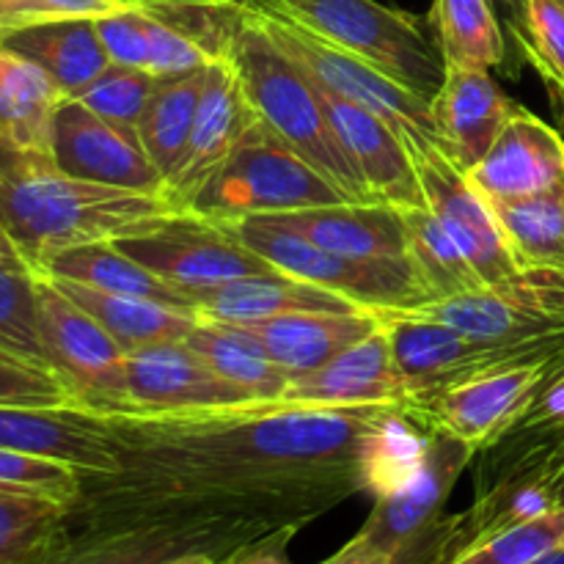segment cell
I'll return each instance as SVG.
<instances>
[{
  "instance_id": "1",
  "label": "cell",
  "mask_w": 564,
  "mask_h": 564,
  "mask_svg": "<svg viewBox=\"0 0 564 564\" xmlns=\"http://www.w3.org/2000/svg\"><path fill=\"white\" fill-rule=\"evenodd\" d=\"M94 413V411H88ZM116 468L83 474L69 529H303L358 494L411 474L430 430L400 405L251 402L191 413H94ZM424 427V424H422Z\"/></svg>"
},
{
  "instance_id": "2",
  "label": "cell",
  "mask_w": 564,
  "mask_h": 564,
  "mask_svg": "<svg viewBox=\"0 0 564 564\" xmlns=\"http://www.w3.org/2000/svg\"><path fill=\"white\" fill-rule=\"evenodd\" d=\"M185 215L165 193H138L66 176L47 154H28L0 143V224L28 268L66 248L141 235Z\"/></svg>"
},
{
  "instance_id": "3",
  "label": "cell",
  "mask_w": 564,
  "mask_h": 564,
  "mask_svg": "<svg viewBox=\"0 0 564 564\" xmlns=\"http://www.w3.org/2000/svg\"><path fill=\"white\" fill-rule=\"evenodd\" d=\"M229 64L235 66L240 86L257 119L279 135L295 154L319 171L330 185L339 187L350 202L372 204V193L347 158L345 147L330 127L317 86L306 72L270 39L259 14L246 11Z\"/></svg>"
},
{
  "instance_id": "4",
  "label": "cell",
  "mask_w": 564,
  "mask_h": 564,
  "mask_svg": "<svg viewBox=\"0 0 564 564\" xmlns=\"http://www.w3.org/2000/svg\"><path fill=\"white\" fill-rule=\"evenodd\" d=\"M505 457L485 455L477 494L468 510L446 518L433 564H449L466 551L521 523L564 507V438L560 433L512 430L501 444Z\"/></svg>"
},
{
  "instance_id": "5",
  "label": "cell",
  "mask_w": 564,
  "mask_h": 564,
  "mask_svg": "<svg viewBox=\"0 0 564 564\" xmlns=\"http://www.w3.org/2000/svg\"><path fill=\"white\" fill-rule=\"evenodd\" d=\"M257 6L290 17L430 102L444 83L438 47L408 11L378 0H257Z\"/></svg>"
},
{
  "instance_id": "6",
  "label": "cell",
  "mask_w": 564,
  "mask_h": 564,
  "mask_svg": "<svg viewBox=\"0 0 564 564\" xmlns=\"http://www.w3.org/2000/svg\"><path fill=\"white\" fill-rule=\"evenodd\" d=\"M339 202L350 198L257 119L229 160L193 196L187 215L224 224Z\"/></svg>"
},
{
  "instance_id": "7",
  "label": "cell",
  "mask_w": 564,
  "mask_h": 564,
  "mask_svg": "<svg viewBox=\"0 0 564 564\" xmlns=\"http://www.w3.org/2000/svg\"><path fill=\"white\" fill-rule=\"evenodd\" d=\"M413 312L482 345L549 361L564 347V270L521 268L496 284L424 303Z\"/></svg>"
},
{
  "instance_id": "8",
  "label": "cell",
  "mask_w": 564,
  "mask_h": 564,
  "mask_svg": "<svg viewBox=\"0 0 564 564\" xmlns=\"http://www.w3.org/2000/svg\"><path fill=\"white\" fill-rule=\"evenodd\" d=\"M218 226L281 273L336 292L367 312H413L433 301L411 262L341 257L270 218L224 220Z\"/></svg>"
},
{
  "instance_id": "9",
  "label": "cell",
  "mask_w": 564,
  "mask_h": 564,
  "mask_svg": "<svg viewBox=\"0 0 564 564\" xmlns=\"http://www.w3.org/2000/svg\"><path fill=\"white\" fill-rule=\"evenodd\" d=\"M477 449L444 430H430L416 466L378 496L358 534L383 549L394 564H433L446 527V505Z\"/></svg>"
},
{
  "instance_id": "10",
  "label": "cell",
  "mask_w": 564,
  "mask_h": 564,
  "mask_svg": "<svg viewBox=\"0 0 564 564\" xmlns=\"http://www.w3.org/2000/svg\"><path fill=\"white\" fill-rule=\"evenodd\" d=\"M253 11L259 14V22L270 33V39L306 72L308 80L317 83L325 91L336 94V97L347 99V102L372 110L375 116L389 121L402 138L441 147L430 99L411 91L402 83L391 80L389 75L369 66L367 61L325 42L308 28L292 22L290 17L275 14L262 6H257Z\"/></svg>"
},
{
  "instance_id": "11",
  "label": "cell",
  "mask_w": 564,
  "mask_h": 564,
  "mask_svg": "<svg viewBox=\"0 0 564 564\" xmlns=\"http://www.w3.org/2000/svg\"><path fill=\"white\" fill-rule=\"evenodd\" d=\"M36 306L44 358L72 391L77 408L130 411L124 347L42 273L36 275Z\"/></svg>"
},
{
  "instance_id": "12",
  "label": "cell",
  "mask_w": 564,
  "mask_h": 564,
  "mask_svg": "<svg viewBox=\"0 0 564 564\" xmlns=\"http://www.w3.org/2000/svg\"><path fill=\"white\" fill-rule=\"evenodd\" d=\"M380 328L389 336L397 369L405 383L411 413H419L457 383L477 378L499 367L529 364L518 352L482 345L449 325L416 312H375Z\"/></svg>"
},
{
  "instance_id": "13",
  "label": "cell",
  "mask_w": 564,
  "mask_h": 564,
  "mask_svg": "<svg viewBox=\"0 0 564 564\" xmlns=\"http://www.w3.org/2000/svg\"><path fill=\"white\" fill-rule=\"evenodd\" d=\"M113 246L180 290H204L248 275L281 273L224 226L187 213L141 235L119 237Z\"/></svg>"
},
{
  "instance_id": "14",
  "label": "cell",
  "mask_w": 564,
  "mask_h": 564,
  "mask_svg": "<svg viewBox=\"0 0 564 564\" xmlns=\"http://www.w3.org/2000/svg\"><path fill=\"white\" fill-rule=\"evenodd\" d=\"M402 141L411 152L424 204L460 248L482 286L518 273L521 264L512 257L488 198L474 191L468 176L446 158L444 149L427 141H413V138H402Z\"/></svg>"
},
{
  "instance_id": "15",
  "label": "cell",
  "mask_w": 564,
  "mask_h": 564,
  "mask_svg": "<svg viewBox=\"0 0 564 564\" xmlns=\"http://www.w3.org/2000/svg\"><path fill=\"white\" fill-rule=\"evenodd\" d=\"M543 380L545 361L490 369L435 397L419 413V422L427 430H444L466 441L479 455L501 444L523 422L543 389Z\"/></svg>"
},
{
  "instance_id": "16",
  "label": "cell",
  "mask_w": 564,
  "mask_h": 564,
  "mask_svg": "<svg viewBox=\"0 0 564 564\" xmlns=\"http://www.w3.org/2000/svg\"><path fill=\"white\" fill-rule=\"evenodd\" d=\"M50 160L66 176L94 185L165 193L163 174L143 152L138 132L110 124L77 99L66 97L55 113Z\"/></svg>"
},
{
  "instance_id": "17",
  "label": "cell",
  "mask_w": 564,
  "mask_h": 564,
  "mask_svg": "<svg viewBox=\"0 0 564 564\" xmlns=\"http://www.w3.org/2000/svg\"><path fill=\"white\" fill-rule=\"evenodd\" d=\"M262 534L237 527H143L91 532L69 529L28 564H163L185 554L229 556Z\"/></svg>"
},
{
  "instance_id": "18",
  "label": "cell",
  "mask_w": 564,
  "mask_h": 564,
  "mask_svg": "<svg viewBox=\"0 0 564 564\" xmlns=\"http://www.w3.org/2000/svg\"><path fill=\"white\" fill-rule=\"evenodd\" d=\"M257 121L251 102L240 86L235 66L229 58L213 61L204 77L202 102H198L196 124L180 165L165 180V196L180 213H187L204 182L229 160L237 143L242 141L251 124Z\"/></svg>"
},
{
  "instance_id": "19",
  "label": "cell",
  "mask_w": 564,
  "mask_h": 564,
  "mask_svg": "<svg viewBox=\"0 0 564 564\" xmlns=\"http://www.w3.org/2000/svg\"><path fill=\"white\" fill-rule=\"evenodd\" d=\"M127 397L138 413H191L251 405L185 341L127 352Z\"/></svg>"
},
{
  "instance_id": "20",
  "label": "cell",
  "mask_w": 564,
  "mask_h": 564,
  "mask_svg": "<svg viewBox=\"0 0 564 564\" xmlns=\"http://www.w3.org/2000/svg\"><path fill=\"white\" fill-rule=\"evenodd\" d=\"M466 176L488 202L538 196L564 180V135L516 105L490 152Z\"/></svg>"
},
{
  "instance_id": "21",
  "label": "cell",
  "mask_w": 564,
  "mask_h": 564,
  "mask_svg": "<svg viewBox=\"0 0 564 564\" xmlns=\"http://www.w3.org/2000/svg\"><path fill=\"white\" fill-rule=\"evenodd\" d=\"M279 405L308 408H364L400 405L411 411L405 383L397 369L389 336L380 328L364 336L325 367L290 380Z\"/></svg>"
},
{
  "instance_id": "22",
  "label": "cell",
  "mask_w": 564,
  "mask_h": 564,
  "mask_svg": "<svg viewBox=\"0 0 564 564\" xmlns=\"http://www.w3.org/2000/svg\"><path fill=\"white\" fill-rule=\"evenodd\" d=\"M317 94L323 99L336 138L345 147L347 158L356 165L375 202L391 204V207H419V204H424V193L422 185H419L416 169H413L411 152H408L400 132L389 121L375 116L372 110L361 108V105L347 102V99L336 97V94L325 91L319 86Z\"/></svg>"
},
{
  "instance_id": "23",
  "label": "cell",
  "mask_w": 564,
  "mask_h": 564,
  "mask_svg": "<svg viewBox=\"0 0 564 564\" xmlns=\"http://www.w3.org/2000/svg\"><path fill=\"white\" fill-rule=\"evenodd\" d=\"M430 105L441 149L463 174L490 152L516 108L488 69L460 66H446L444 83Z\"/></svg>"
},
{
  "instance_id": "24",
  "label": "cell",
  "mask_w": 564,
  "mask_h": 564,
  "mask_svg": "<svg viewBox=\"0 0 564 564\" xmlns=\"http://www.w3.org/2000/svg\"><path fill=\"white\" fill-rule=\"evenodd\" d=\"M0 446L64 463L83 474H108L116 468L108 430L80 408L0 405Z\"/></svg>"
},
{
  "instance_id": "25",
  "label": "cell",
  "mask_w": 564,
  "mask_h": 564,
  "mask_svg": "<svg viewBox=\"0 0 564 564\" xmlns=\"http://www.w3.org/2000/svg\"><path fill=\"white\" fill-rule=\"evenodd\" d=\"M198 319L226 325L264 323L303 312H367L336 292L319 290L286 273L248 275L229 284L182 290Z\"/></svg>"
},
{
  "instance_id": "26",
  "label": "cell",
  "mask_w": 564,
  "mask_h": 564,
  "mask_svg": "<svg viewBox=\"0 0 564 564\" xmlns=\"http://www.w3.org/2000/svg\"><path fill=\"white\" fill-rule=\"evenodd\" d=\"M262 218L290 226L341 257L372 259V262H411L405 224H402L400 209L391 204L339 202L328 207L262 215Z\"/></svg>"
},
{
  "instance_id": "27",
  "label": "cell",
  "mask_w": 564,
  "mask_h": 564,
  "mask_svg": "<svg viewBox=\"0 0 564 564\" xmlns=\"http://www.w3.org/2000/svg\"><path fill=\"white\" fill-rule=\"evenodd\" d=\"M378 325L375 312H303L237 328L248 330L264 347L270 361L295 380L325 367L330 358L378 330Z\"/></svg>"
},
{
  "instance_id": "28",
  "label": "cell",
  "mask_w": 564,
  "mask_h": 564,
  "mask_svg": "<svg viewBox=\"0 0 564 564\" xmlns=\"http://www.w3.org/2000/svg\"><path fill=\"white\" fill-rule=\"evenodd\" d=\"M94 20L97 17H61L0 28V47L36 64L58 83L66 97H75L110 66Z\"/></svg>"
},
{
  "instance_id": "29",
  "label": "cell",
  "mask_w": 564,
  "mask_h": 564,
  "mask_svg": "<svg viewBox=\"0 0 564 564\" xmlns=\"http://www.w3.org/2000/svg\"><path fill=\"white\" fill-rule=\"evenodd\" d=\"M64 99L47 72L0 47V143L50 158L53 121Z\"/></svg>"
},
{
  "instance_id": "30",
  "label": "cell",
  "mask_w": 564,
  "mask_h": 564,
  "mask_svg": "<svg viewBox=\"0 0 564 564\" xmlns=\"http://www.w3.org/2000/svg\"><path fill=\"white\" fill-rule=\"evenodd\" d=\"M47 279L83 312L91 314L124 347V352L169 345V341H185L198 323L196 312L191 308L165 306V303L147 301V297L113 295V292L94 290V286L77 284L69 279H53V275Z\"/></svg>"
},
{
  "instance_id": "31",
  "label": "cell",
  "mask_w": 564,
  "mask_h": 564,
  "mask_svg": "<svg viewBox=\"0 0 564 564\" xmlns=\"http://www.w3.org/2000/svg\"><path fill=\"white\" fill-rule=\"evenodd\" d=\"M430 28L446 66L501 69L518 77L505 25L490 0H433Z\"/></svg>"
},
{
  "instance_id": "32",
  "label": "cell",
  "mask_w": 564,
  "mask_h": 564,
  "mask_svg": "<svg viewBox=\"0 0 564 564\" xmlns=\"http://www.w3.org/2000/svg\"><path fill=\"white\" fill-rule=\"evenodd\" d=\"M44 275L53 279H69L77 284L94 286V290L113 292V295H132L147 297V301L165 303V306L191 308L185 292L174 286L171 281L160 279L141 262L127 257L124 251L113 246V240L86 242V246L66 248L55 253L42 268ZM193 312V308H191Z\"/></svg>"
},
{
  "instance_id": "33",
  "label": "cell",
  "mask_w": 564,
  "mask_h": 564,
  "mask_svg": "<svg viewBox=\"0 0 564 564\" xmlns=\"http://www.w3.org/2000/svg\"><path fill=\"white\" fill-rule=\"evenodd\" d=\"M185 345L253 402H279L290 386V378L270 361L264 347L237 325L198 319Z\"/></svg>"
},
{
  "instance_id": "34",
  "label": "cell",
  "mask_w": 564,
  "mask_h": 564,
  "mask_svg": "<svg viewBox=\"0 0 564 564\" xmlns=\"http://www.w3.org/2000/svg\"><path fill=\"white\" fill-rule=\"evenodd\" d=\"M207 66L182 72V75L160 77L152 97H149L147 110L138 121V138H141L143 152L149 154L154 169L163 174V180H169L171 171L180 165L187 141H191Z\"/></svg>"
},
{
  "instance_id": "35",
  "label": "cell",
  "mask_w": 564,
  "mask_h": 564,
  "mask_svg": "<svg viewBox=\"0 0 564 564\" xmlns=\"http://www.w3.org/2000/svg\"><path fill=\"white\" fill-rule=\"evenodd\" d=\"M488 204L521 268L564 270V180L538 196Z\"/></svg>"
},
{
  "instance_id": "36",
  "label": "cell",
  "mask_w": 564,
  "mask_h": 564,
  "mask_svg": "<svg viewBox=\"0 0 564 564\" xmlns=\"http://www.w3.org/2000/svg\"><path fill=\"white\" fill-rule=\"evenodd\" d=\"M402 215L408 235V259L416 270L419 281L427 290L433 301H446V297L463 295L477 286H482L479 275L463 257L460 248L455 246L444 226L438 224L427 204L419 207H397ZM430 301V303H433Z\"/></svg>"
},
{
  "instance_id": "37",
  "label": "cell",
  "mask_w": 564,
  "mask_h": 564,
  "mask_svg": "<svg viewBox=\"0 0 564 564\" xmlns=\"http://www.w3.org/2000/svg\"><path fill=\"white\" fill-rule=\"evenodd\" d=\"M69 505L28 490L0 488V564L36 560L66 527Z\"/></svg>"
},
{
  "instance_id": "38",
  "label": "cell",
  "mask_w": 564,
  "mask_h": 564,
  "mask_svg": "<svg viewBox=\"0 0 564 564\" xmlns=\"http://www.w3.org/2000/svg\"><path fill=\"white\" fill-rule=\"evenodd\" d=\"M36 270L0 262V345L50 367L39 336Z\"/></svg>"
},
{
  "instance_id": "39",
  "label": "cell",
  "mask_w": 564,
  "mask_h": 564,
  "mask_svg": "<svg viewBox=\"0 0 564 564\" xmlns=\"http://www.w3.org/2000/svg\"><path fill=\"white\" fill-rule=\"evenodd\" d=\"M158 80L160 77L152 75V72L110 64L97 80L88 83L83 91H77L69 99H77L88 110L108 119L110 124L138 132V121L147 110Z\"/></svg>"
},
{
  "instance_id": "40",
  "label": "cell",
  "mask_w": 564,
  "mask_h": 564,
  "mask_svg": "<svg viewBox=\"0 0 564 564\" xmlns=\"http://www.w3.org/2000/svg\"><path fill=\"white\" fill-rule=\"evenodd\" d=\"M564 540V507L538 521L521 523V527L490 538L488 543L466 551L449 564H529L540 560L549 551L560 549Z\"/></svg>"
},
{
  "instance_id": "41",
  "label": "cell",
  "mask_w": 564,
  "mask_h": 564,
  "mask_svg": "<svg viewBox=\"0 0 564 564\" xmlns=\"http://www.w3.org/2000/svg\"><path fill=\"white\" fill-rule=\"evenodd\" d=\"M0 405L77 408V402L53 369L0 345Z\"/></svg>"
},
{
  "instance_id": "42",
  "label": "cell",
  "mask_w": 564,
  "mask_h": 564,
  "mask_svg": "<svg viewBox=\"0 0 564 564\" xmlns=\"http://www.w3.org/2000/svg\"><path fill=\"white\" fill-rule=\"evenodd\" d=\"M0 488L50 496L72 507L83 490V471L0 446Z\"/></svg>"
},
{
  "instance_id": "43",
  "label": "cell",
  "mask_w": 564,
  "mask_h": 564,
  "mask_svg": "<svg viewBox=\"0 0 564 564\" xmlns=\"http://www.w3.org/2000/svg\"><path fill=\"white\" fill-rule=\"evenodd\" d=\"M143 20H147V39H149V72L158 77L182 75V72L202 69V66L213 64V55L193 42L191 36L171 25L169 20L152 9H143Z\"/></svg>"
},
{
  "instance_id": "44",
  "label": "cell",
  "mask_w": 564,
  "mask_h": 564,
  "mask_svg": "<svg viewBox=\"0 0 564 564\" xmlns=\"http://www.w3.org/2000/svg\"><path fill=\"white\" fill-rule=\"evenodd\" d=\"M529 28H532L529 66L540 72L545 86L564 91V3L529 0Z\"/></svg>"
},
{
  "instance_id": "45",
  "label": "cell",
  "mask_w": 564,
  "mask_h": 564,
  "mask_svg": "<svg viewBox=\"0 0 564 564\" xmlns=\"http://www.w3.org/2000/svg\"><path fill=\"white\" fill-rule=\"evenodd\" d=\"M94 22H97L99 42H102L110 64L149 72V39L143 9L130 6V9L97 17Z\"/></svg>"
},
{
  "instance_id": "46",
  "label": "cell",
  "mask_w": 564,
  "mask_h": 564,
  "mask_svg": "<svg viewBox=\"0 0 564 564\" xmlns=\"http://www.w3.org/2000/svg\"><path fill=\"white\" fill-rule=\"evenodd\" d=\"M130 9L119 0H0V28L31 25L61 17H102Z\"/></svg>"
},
{
  "instance_id": "47",
  "label": "cell",
  "mask_w": 564,
  "mask_h": 564,
  "mask_svg": "<svg viewBox=\"0 0 564 564\" xmlns=\"http://www.w3.org/2000/svg\"><path fill=\"white\" fill-rule=\"evenodd\" d=\"M516 430H529V433H560L564 430V347L545 361L543 389Z\"/></svg>"
},
{
  "instance_id": "48",
  "label": "cell",
  "mask_w": 564,
  "mask_h": 564,
  "mask_svg": "<svg viewBox=\"0 0 564 564\" xmlns=\"http://www.w3.org/2000/svg\"><path fill=\"white\" fill-rule=\"evenodd\" d=\"M297 532L301 529L295 527L275 529V532L262 534V538L235 549L229 556L220 560V564H292L290 543L295 540Z\"/></svg>"
},
{
  "instance_id": "49",
  "label": "cell",
  "mask_w": 564,
  "mask_h": 564,
  "mask_svg": "<svg viewBox=\"0 0 564 564\" xmlns=\"http://www.w3.org/2000/svg\"><path fill=\"white\" fill-rule=\"evenodd\" d=\"M505 25L507 42H510V55L516 72L521 64H529L532 53V28H529V0H490Z\"/></svg>"
},
{
  "instance_id": "50",
  "label": "cell",
  "mask_w": 564,
  "mask_h": 564,
  "mask_svg": "<svg viewBox=\"0 0 564 564\" xmlns=\"http://www.w3.org/2000/svg\"><path fill=\"white\" fill-rule=\"evenodd\" d=\"M319 564H394L391 556L383 549H378L375 543H369L364 534L356 532V538L347 540L334 556L323 560Z\"/></svg>"
},
{
  "instance_id": "51",
  "label": "cell",
  "mask_w": 564,
  "mask_h": 564,
  "mask_svg": "<svg viewBox=\"0 0 564 564\" xmlns=\"http://www.w3.org/2000/svg\"><path fill=\"white\" fill-rule=\"evenodd\" d=\"M119 3L138 6V9H158V6H193V3L240 6V9H253V6H257V0H119Z\"/></svg>"
},
{
  "instance_id": "52",
  "label": "cell",
  "mask_w": 564,
  "mask_h": 564,
  "mask_svg": "<svg viewBox=\"0 0 564 564\" xmlns=\"http://www.w3.org/2000/svg\"><path fill=\"white\" fill-rule=\"evenodd\" d=\"M0 262H9V264H22V268H28V262L22 259V253L17 251V246L11 242L9 231L3 229V224H0Z\"/></svg>"
},
{
  "instance_id": "53",
  "label": "cell",
  "mask_w": 564,
  "mask_h": 564,
  "mask_svg": "<svg viewBox=\"0 0 564 564\" xmlns=\"http://www.w3.org/2000/svg\"><path fill=\"white\" fill-rule=\"evenodd\" d=\"M549 88V99H551V108H554V116H556V130L564 135V91L554 86H545Z\"/></svg>"
},
{
  "instance_id": "54",
  "label": "cell",
  "mask_w": 564,
  "mask_h": 564,
  "mask_svg": "<svg viewBox=\"0 0 564 564\" xmlns=\"http://www.w3.org/2000/svg\"><path fill=\"white\" fill-rule=\"evenodd\" d=\"M224 556H215V554H185V556H176V560H169L163 564H220Z\"/></svg>"
},
{
  "instance_id": "55",
  "label": "cell",
  "mask_w": 564,
  "mask_h": 564,
  "mask_svg": "<svg viewBox=\"0 0 564 564\" xmlns=\"http://www.w3.org/2000/svg\"><path fill=\"white\" fill-rule=\"evenodd\" d=\"M529 564H564V545H560V549H554V551H549V554H543L540 560H534Z\"/></svg>"
},
{
  "instance_id": "56",
  "label": "cell",
  "mask_w": 564,
  "mask_h": 564,
  "mask_svg": "<svg viewBox=\"0 0 564 564\" xmlns=\"http://www.w3.org/2000/svg\"><path fill=\"white\" fill-rule=\"evenodd\" d=\"M560 435H564V430H560Z\"/></svg>"
},
{
  "instance_id": "57",
  "label": "cell",
  "mask_w": 564,
  "mask_h": 564,
  "mask_svg": "<svg viewBox=\"0 0 564 564\" xmlns=\"http://www.w3.org/2000/svg\"><path fill=\"white\" fill-rule=\"evenodd\" d=\"M560 3H564V0H560Z\"/></svg>"
},
{
  "instance_id": "58",
  "label": "cell",
  "mask_w": 564,
  "mask_h": 564,
  "mask_svg": "<svg viewBox=\"0 0 564 564\" xmlns=\"http://www.w3.org/2000/svg\"><path fill=\"white\" fill-rule=\"evenodd\" d=\"M562 545H564V540H562Z\"/></svg>"
},
{
  "instance_id": "59",
  "label": "cell",
  "mask_w": 564,
  "mask_h": 564,
  "mask_svg": "<svg viewBox=\"0 0 564 564\" xmlns=\"http://www.w3.org/2000/svg\"><path fill=\"white\" fill-rule=\"evenodd\" d=\"M562 438H564V435H562Z\"/></svg>"
}]
</instances>
